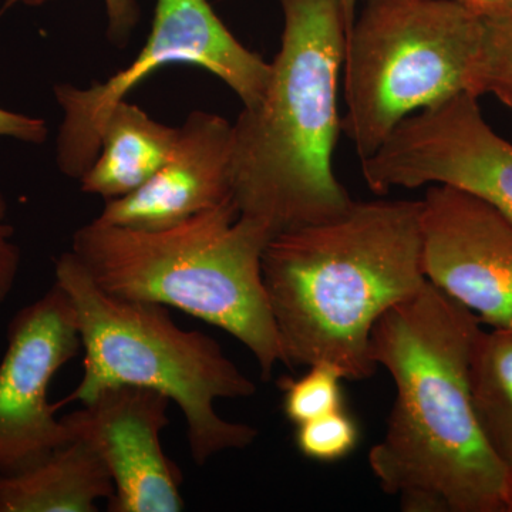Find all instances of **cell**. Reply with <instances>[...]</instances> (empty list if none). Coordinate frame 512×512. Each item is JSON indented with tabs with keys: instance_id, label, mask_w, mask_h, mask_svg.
Listing matches in <instances>:
<instances>
[{
	"instance_id": "cell-3",
	"label": "cell",
	"mask_w": 512,
	"mask_h": 512,
	"mask_svg": "<svg viewBox=\"0 0 512 512\" xmlns=\"http://www.w3.org/2000/svg\"><path fill=\"white\" fill-rule=\"evenodd\" d=\"M281 47L262 99L234 123L232 200L272 237L335 220L353 200L333 153L346 28L340 0H278Z\"/></svg>"
},
{
	"instance_id": "cell-10",
	"label": "cell",
	"mask_w": 512,
	"mask_h": 512,
	"mask_svg": "<svg viewBox=\"0 0 512 512\" xmlns=\"http://www.w3.org/2000/svg\"><path fill=\"white\" fill-rule=\"evenodd\" d=\"M421 266L483 325L512 328V221L476 195L429 185L420 201Z\"/></svg>"
},
{
	"instance_id": "cell-14",
	"label": "cell",
	"mask_w": 512,
	"mask_h": 512,
	"mask_svg": "<svg viewBox=\"0 0 512 512\" xmlns=\"http://www.w3.org/2000/svg\"><path fill=\"white\" fill-rule=\"evenodd\" d=\"M177 134L178 127L165 126L136 104L121 101L101 131L96 160L80 178L82 191L110 201L138 190L170 156Z\"/></svg>"
},
{
	"instance_id": "cell-17",
	"label": "cell",
	"mask_w": 512,
	"mask_h": 512,
	"mask_svg": "<svg viewBox=\"0 0 512 512\" xmlns=\"http://www.w3.org/2000/svg\"><path fill=\"white\" fill-rule=\"evenodd\" d=\"M295 443L303 456L320 463L343 460L360 439L356 420L345 409L299 424Z\"/></svg>"
},
{
	"instance_id": "cell-11",
	"label": "cell",
	"mask_w": 512,
	"mask_h": 512,
	"mask_svg": "<svg viewBox=\"0 0 512 512\" xmlns=\"http://www.w3.org/2000/svg\"><path fill=\"white\" fill-rule=\"evenodd\" d=\"M171 403L156 390L116 386L62 417L70 440L92 448L109 471L110 512L184 510L183 477L161 444Z\"/></svg>"
},
{
	"instance_id": "cell-21",
	"label": "cell",
	"mask_w": 512,
	"mask_h": 512,
	"mask_svg": "<svg viewBox=\"0 0 512 512\" xmlns=\"http://www.w3.org/2000/svg\"><path fill=\"white\" fill-rule=\"evenodd\" d=\"M10 137L29 144L46 143L49 128L43 119L25 116L0 107V138Z\"/></svg>"
},
{
	"instance_id": "cell-18",
	"label": "cell",
	"mask_w": 512,
	"mask_h": 512,
	"mask_svg": "<svg viewBox=\"0 0 512 512\" xmlns=\"http://www.w3.org/2000/svg\"><path fill=\"white\" fill-rule=\"evenodd\" d=\"M481 94H493L512 111V9L485 18Z\"/></svg>"
},
{
	"instance_id": "cell-1",
	"label": "cell",
	"mask_w": 512,
	"mask_h": 512,
	"mask_svg": "<svg viewBox=\"0 0 512 512\" xmlns=\"http://www.w3.org/2000/svg\"><path fill=\"white\" fill-rule=\"evenodd\" d=\"M483 323L426 282L372 333V359L396 386L369 466L406 512H507L508 464L478 423L470 365Z\"/></svg>"
},
{
	"instance_id": "cell-19",
	"label": "cell",
	"mask_w": 512,
	"mask_h": 512,
	"mask_svg": "<svg viewBox=\"0 0 512 512\" xmlns=\"http://www.w3.org/2000/svg\"><path fill=\"white\" fill-rule=\"evenodd\" d=\"M49 2H55V0H6L3 10L16 5L36 8ZM104 6H106L107 20H109V26H107L109 39L116 45H126L131 32L140 22V8L137 0H104Z\"/></svg>"
},
{
	"instance_id": "cell-8",
	"label": "cell",
	"mask_w": 512,
	"mask_h": 512,
	"mask_svg": "<svg viewBox=\"0 0 512 512\" xmlns=\"http://www.w3.org/2000/svg\"><path fill=\"white\" fill-rule=\"evenodd\" d=\"M480 97L457 96L400 121L362 175L376 194L448 185L476 195L512 221V144L481 113Z\"/></svg>"
},
{
	"instance_id": "cell-23",
	"label": "cell",
	"mask_w": 512,
	"mask_h": 512,
	"mask_svg": "<svg viewBox=\"0 0 512 512\" xmlns=\"http://www.w3.org/2000/svg\"><path fill=\"white\" fill-rule=\"evenodd\" d=\"M360 0H340V8H342L343 20H345L346 35H348L353 22L357 15V5Z\"/></svg>"
},
{
	"instance_id": "cell-15",
	"label": "cell",
	"mask_w": 512,
	"mask_h": 512,
	"mask_svg": "<svg viewBox=\"0 0 512 512\" xmlns=\"http://www.w3.org/2000/svg\"><path fill=\"white\" fill-rule=\"evenodd\" d=\"M471 396L485 439L512 461V328L478 335L470 365Z\"/></svg>"
},
{
	"instance_id": "cell-6",
	"label": "cell",
	"mask_w": 512,
	"mask_h": 512,
	"mask_svg": "<svg viewBox=\"0 0 512 512\" xmlns=\"http://www.w3.org/2000/svg\"><path fill=\"white\" fill-rule=\"evenodd\" d=\"M484 39V16L453 0H366L346 35L340 120L360 160L410 114L483 96Z\"/></svg>"
},
{
	"instance_id": "cell-16",
	"label": "cell",
	"mask_w": 512,
	"mask_h": 512,
	"mask_svg": "<svg viewBox=\"0 0 512 512\" xmlns=\"http://www.w3.org/2000/svg\"><path fill=\"white\" fill-rule=\"evenodd\" d=\"M306 367L308 372L301 377L279 380L285 416L295 426L345 409L342 383L346 377L342 370L329 362Z\"/></svg>"
},
{
	"instance_id": "cell-24",
	"label": "cell",
	"mask_w": 512,
	"mask_h": 512,
	"mask_svg": "<svg viewBox=\"0 0 512 512\" xmlns=\"http://www.w3.org/2000/svg\"><path fill=\"white\" fill-rule=\"evenodd\" d=\"M507 512H512V461L508 464Z\"/></svg>"
},
{
	"instance_id": "cell-12",
	"label": "cell",
	"mask_w": 512,
	"mask_h": 512,
	"mask_svg": "<svg viewBox=\"0 0 512 512\" xmlns=\"http://www.w3.org/2000/svg\"><path fill=\"white\" fill-rule=\"evenodd\" d=\"M234 124L194 111L178 127L170 156L143 187L106 201L96 221L143 231L181 224L232 198Z\"/></svg>"
},
{
	"instance_id": "cell-5",
	"label": "cell",
	"mask_w": 512,
	"mask_h": 512,
	"mask_svg": "<svg viewBox=\"0 0 512 512\" xmlns=\"http://www.w3.org/2000/svg\"><path fill=\"white\" fill-rule=\"evenodd\" d=\"M55 284L72 302L84 352L82 379L63 403H86L116 386L163 393L183 412L198 466L254 443L255 427L225 420L215 410L218 400L256 393L217 340L180 328L163 305L101 291L70 251L56 259Z\"/></svg>"
},
{
	"instance_id": "cell-2",
	"label": "cell",
	"mask_w": 512,
	"mask_h": 512,
	"mask_svg": "<svg viewBox=\"0 0 512 512\" xmlns=\"http://www.w3.org/2000/svg\"><path fill=\"white\" fill-rule=\"evenodd\" d=\"M420 201H353L335 220L279 232L262 281L289 367L329 362L346 380L375 375L372 333L426 284Z\"/></svg>"
},
{
	"instance_id": "cell-13",
	"label": "cell",
	"mask_w": 512,
	"mask_h": 512,
	"mask_svg": "<svg viewBox=\"0 0 512 512\" xmlns=\"http://www.w3.org/2000/svg\"><path fill=\"white\" fill-rule=\"evenodd\" d=\"M113 493L103 461L79 440L18 470L0 471V512H94Z\"/></svg>"
},
{
	"instance_id": "cell-22",
	"label": "cell",
	"mask_w": 512,
	"mask_h": 512,
	"mask_svg": "<svg viewBox=\"0 0 512 512\" xmlns=\"http://www.w3.org/2000/svg\"><path fill=\"white\" fill-rule=\"evenodd\" d=\"M453 2L466 6L484 18L503 15L512 9V0H453Z\"/></svg>"
},
{
	"instance_id": "cell-9",
	"label": "cell",
	"mask_w": 512,
	"mask_h": 512,
	"mask_svg": "<svg viewBox=\"0 0 512 512\" xmlns=\"http://www.w3.org/2000/svg\"><path fill=\"white\" fill-rule=\"evenodd\" d=\"M80 349L76 313L59 285L10 320L0 359V471L28 466L70 441L49 387Z\"/></svg>"
},
{
	"instance_id": "cell-4",
	"label": "cell",
	"mask_w": 512,
	"mask_h": 512,
	"mask_svg": "<svg viewBox=\"0 0 512 512\" xmlns=\"http://www.w3.org/2000/svg\"><path fill=\"white\" fill-rule=\"evenodd\" d=\"M271 238L261 222L239 215L229 198L157 231L93 220L74 232L70 252L101 291L180 309L229 333L269 379L282 363L262 281Z\"/></svg>"
},
{
	"instance_id": "cell-20",
	"label": "cell",
	"mask_w": 512,
	"mask_h": 512,
	"mask_svg": "<svg viewBox=\"0 0 512 512\" xmlns=\"http://www.w3.org/2000/svg\"><path fill=\"white\" fill-rule=\"evenodd\" d=\"M13 235L15 231L8 222V202L0 194V306L12 293L22 262V252Z\"/></svg>"
},
{
	"instance_id": "cell-7",
	"label": "cell",
	"mask_w": 512,
	"mask_h": 512,
	"mask_svg": "<svg viewBox=\"0 0 512 512\" xmlns=\"http://www.w3.org/2000/svg\"><path fill=\"white\" fill-rule=\"evenodd\" d=\"M175 63L194 64L217 76L244 109L259 103L271 77V63L242 45L208 0H157L150 35L133 62L86 89L56 84L63 111L56 141L59 170L80 180L99 154L101 131L114 107L154 70Z\"/></svg>"
}]
</instances>
